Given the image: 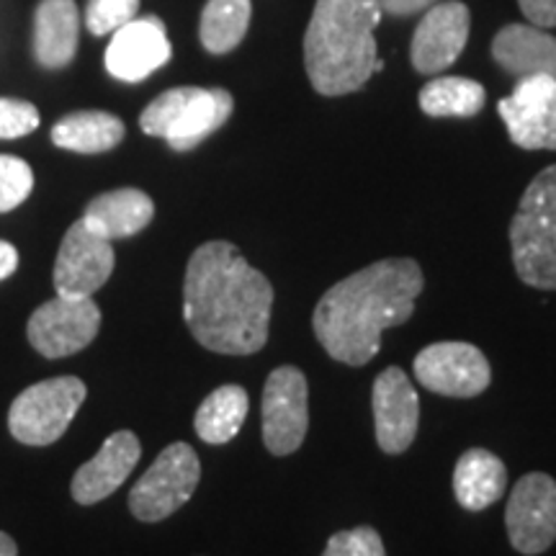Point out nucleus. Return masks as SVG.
Returning a JSON list of instances; mask_svg holds the SVG:
<instances>
[{"label":"nucleus","mask_w":556,"mask_h":556,"mask_svg":"<svg viewBox=\"0 0 556 556\" xmlns=\"http://www.w3.org/2000/svg\"><path fill=\"white\" fill-rule=\"evenodd\" d=\"M274 287L232 242L197 248L184 278V319L206 351L253 356L268 343Z\"/></svg>","instance_id":"1"},{"label":"nucleus","mask_w":556,"mask_h":556,"mask_svg":"<svg viewBox=\"0 0 556 556\" xmlns=\"http://www.w3.org/2000/svg\"><path fill=\"white\" fill-rule=\"evenodd\" d=\"M420 291L422 268L417 261H377L325 291L312 328L330 358L366 366L379 353L381 332L413 317Z\"/></svg>","instance_id":"2"},{"label":"nucleus","mask_w":556,"mask_h":556,"mask_svg":"<svg viewBox=\"0 0 556 556\" xmlns=\"http://www.w3.org/2000/svg\"><path fill=\"white\" fill-rule=\"evenodd\" d=\"M381 16L379 0H317L304 34V67L317 93H356L384 70L374 39Z\"/></svg>","instance_id":"3"},{"label":"nucleus","mask_w":556,"mask_h":556,"mask_svg":"<svg viewBox=\"0 0 556 556\" xmlns=\"http://www.w3.org/2000/svg\"><path fill=\"white\" fill-rule=\"evenodd\" d=\"M513 266L523 283L556 291V165L531 180L510 222Z\"/></svg>","instance_id":"4"},{"label":"nucleus","mask_w":556,"mask_h":556,"mask_svg":"<svg viewBox=\"0 0 556 556\" xmlns=\"http://www.w3.org/2000/svg\"><path fill=\"white\" fill-rule=\"evenodd\" d=\"M235 99L225 88L180 86L160 93L139 116L144 135L160 137L176 152L193 150L232 116Z\"/></svg>","instance_id":"5"},{"label":"nucleus","mask_w":556,"mask_h":556,"mask_svg":"<svg viewBox=\"0 0 556 556\" xmlns=\"http://www.w3.org/2000/svg\"><path fill=\"white\" fill-rule=\"evenodd\" d=\"M88 387L78 377H54L29 389L13 400L9 413V430L24 446H50L60 441L86 402Z\"/></svg>","instance_id":"6"},{"label":"nucleus","mask_w":556,"mask_h":556,"mask_svg":"<svg viewBox=\"0 0 556 556\" xmlns=\"http://www.w3.org/2000/svg\"><path fill=\"white\" fill-rule=\"evenodd\" d=\"M201 479L197 451L178 441L160 451L152 467L129 492L131 516L142 523H160L189 503Z\"/></svg>","instance_id":"7"},{"label":"nucleus","mask_w":556,"mask_h":556,"mask_svg":"<svg viewBox=\"0 0 556 556\" xmlns=\"http://www.w3.org/2000/svg\"><path fill=\"white\" fill-rule=\"evenodd\" d=\"M263 443L274 456L302 446L309 428V387L302 368L278 366L263 389Z\"/></svg>","instance_id":"8"},{"label":"nucleus","mask_w":556,"mask_h":556,"mask_svg":"<svg viewBox=\"0 0 556 556\" xmlns=\"http://www.w3.org/2000/svg\"><path fill=\"white\" fill-rule=\"evenodd\" d=\"M101 330V309L93 296H54L34 309L26 336L45 358H65L93 343Z\"/></svg>","instance_id":"9"},{"label":"nucleus","mask_w":556,"mask_h":556,"mask_svg":"<svg viewBox=\"0 0 556 556\" xmlns=\"http://www.w3.org/2000/svg\"><path fill=\"white\" fill-rule=\"evenodd\" d=\"M507 539L526 556L544 554L556 541V482L548 475L531 471L513 486L505 507Z\"/></svg>","instance_id":"10"},{"label":"nucleus","mask_w":556,"mask_h":556,"mask_svg":"<svg viewBox=\"0 0 556 556\" xmlns=\"http://www.w3.org/2000/svg\"><path fill=\"white\" fill-rule=\"evenodd\" d=\"M415 377L428 392L469 400L490 387L492 368L477 345L446 340V343H433L417 353Z\"/></svg>","instance_id":"11"},{"label":"nucleus","mask_w":556,"mask_h":556,"mask_svg":"<svg viewBox=\"0 0 556 556\" xmlns=\"http://www.w3.org/2000/svg\"><path fill=\"white\" fill-rule=\"evenodd\" d=\"M507 135L520 150H556V80L548 75L518 78L497 103Z\"/></svg>","instance_id":"12"},{"label":"nucleus","mask_w":556,"mask_h":556,"mask_svg":"<svg viewBox=\"0 0 556 556\" xmlns=\"http://www.w3.org/2000/svg\"><path fill=\"white\" fill-rule=\"evenodd\" d=\"M114 248L111 240L96 235L78 219L67 229L54 261V289L58 296H93L114 274Z\"/></svg>","instance_id":"13"},{"label":"nucleus","mask_w":556,"mask_h":556,"mask_svg":"<svg viewBox=\"0 0 556 556\" xmlns=\"http://www.w3.org/2000/svg\"><path fill=\"white\" fill-rule=\"evenodd\" d=\"M374 428L384 454H405L420 426V400L402 368L389 366L374 381Z\"/></svg>","instance_id":"14"},{"label":"nucleus","mask_w":556,"mask_h":556,"mask_svg":"<svg viewBox=\"0 0 556 556\" xmlns=\"http://www.w3.org/2000/svg\"><path fill=\"white\" fill-rule=\"evenodd\" d=\"M471 13L458 0L430 5L426 16L417 24L409 47L413 67L422 75H438L462 58L469 39Z\"/></svg>","instance_id":"15"},{"label":"nucleus","mask_w":556,"mask_h":556,"mask_svg":"<svg viewBox=\"0 0 556 556\" xmlns=\"http://www.w3.org/2000/svg\"><path fill=\"white\" fill-rule=\"evenodd\" d=\"M170 54L173 47L163 21L157 16H144L131 18L129 24L114 31L103 62H106L111 78L139 83L163 67L170 60Z\"/></svg>","instance_id":"16"},{"label":"nucleus","mask_w":556,"mask_h":556,"mask_svg":"<svg viewBox=\"0 0 556 556\" xmlns=\"http://www.w3.org/2000/svg\"><path fill=\"white\" fill-rule=\"evenodd\" d=\"M139 456H142V446H139V438L131 430L111 433L103 441L99 454L75 471L73 484H70L75 503L96 505L114 495L124 484V479H129L131 471H135Z\"/></svg>","instance_id":"17"},{"label":"nucleus","mask_w":556,"mask_h":556,"mask_svg":"<svg viewBox=\"0 0 556 556\" xmlns=\"http://www.w3.org/2000/svg\"><path fill=\"white\" fill-rule=\"evenodd\" d=\"M492 58L513 78L548 75L556 80V37L533 24H507L492 41Z\"/></svg>","instance_id":"18"},{"label":"nucleus","mask_w":556,"mask_h":556,"mask_svg":"<svg viewBox=\"0 0 556 556\" xmlns=\"http://www.w3.org/2000/svg\"><path fill=\"white\" fill-rule=\"evenodd\" d=\"M80 11L75 0H39L34 13V58L41 67H67L78 52Z\"/></svg>","instance_id":"19"},{"label":"nucleus","mask_w":556,"mask_h":556,"mask_svg":"<svg viewBox=\"0 0 556 556\" xmlns=\"http://www.w3.org/2000/svg\"><path fill=\"white\" fill-rule=\"evenodd\" d=\"M155 217V204L139 189H116L101 193L86 206L83 222L103 240H124L142 232Z\"/></svg>","instance_id":"20"},{"label":"nucleus","mask_w":556,"mask_h":556,"mask_svg":"<svg viewBox=\"0 0 556 556\" xmlns=\"http://www.w3.org/2000/svg\"><path fill=\"white\" fill-rule=\"evenodd\" d=\"M507 486V469L486 448H469L456 462L454 495L458 505L469 513H479L495 505Z\"/></svg>","instance_id":"21"},{"label":"nucleus","mask_w":556,"mask_h":556,"mask_svg":"<svg viewBox=\"0 0 556 556\" xmlns=\"http://www.w3.org/2000/svg\"><path fill=\"white\" fill-rule=\"evenodd\" d=\"M124 135H127L124 122L109 111H75V114L62 116L52 127V142L80 155L114 150Z\"/></svg>","instance_id":"22"},{"label":"nucleus","mask_w":556,"mask_h":556,"mask_svg":"<svg viewBox=\"0 0 556 556\" xmlns=\"http://www.w3.org/2000/svg\"><path fill=\"white\" fill-rule=\"evenodd\" d=\"M250 409L248 392L238 384H225L214 389L208 397L201 402L193 417V428L199 438L212 446L229 443L240 433L242 422H245Z\"/></svg>","instance_id":"23"},{"label":"nucleus","mask_w":556,"mask_h":556,"mask_svg":"<svg viewBox=\"0 0 556 556\" xmlns=\"http://www.w3.org/2000/svg\"><path fill=\"white\" fill-rule=\"evenodd\" d=\"M253 5L250 0H206L199 37L206 52L227 54L245 39Z\"/></svg>","instance_id":"24"},{"label":"nucleus","mask_w":556,"mask_h":556,"mask_svg":"<svg viewBox=\"0 0 556 556\" xmlns=\"http://www.w3.org/2000/svg\"><path fill=\"white\" fill-rule=\"evenodd\" d=\"M484 88L482 83L471 78H433L426 83L420 90V109L435 119H446V116H458V119H469L477 116L484 106Z\"/></svg>","instance_id":"25"},{"label":"nucleus","mask_w":556,"mask_h":556,"mask_svg":"<svg viewBox=\"0 0 556 556\" xmlns=\"http://www.w3.org/2000/svg\"><path fill=\"white\" fill-rule=\"evenodd\" d=\"M31 189L34 170L29 163L13 155H0V214L24 204Z\"/></svg>","instance_id":"26"},{"label":"nucleus","mask_w":556,"mask_h":556,"mask_svg":"<svg viewBox=\"0 0 556 556\" xmlns=\"http://www.w3.org/2000/svg\"><path fill=\"white\" fill-rule=\"evenodd\" d=\"M139 0H88L86 5V26L93 37L114 34L137 18Z\"/></svg>","instance_id":"27"},{"label":"nucleus","mask_w":556,"mask_h":556,"mask_svg":"<svg viewBox=\"0 0 556 556\" xmlns=\"http://www.w3.org/2000/svg\"><path fill=\"white\" fill-rule=\"evenodd\" d=\"M323 556H387V548L371 526H358L332 533Z\"/></svg>","instance_id":"28"},{"label":"nucleus","mask_w":556,"mask_h":556,"mask_svg":"<svg viewBox=\"0 0 556 556\" xmlns=\"http://www.w3.org/2000/svg\"><path fill=\"white\" fill-rule=\"evenodd\" d=\"M39 127V111L21 99H0V139H18Z\"/></svg>","instance_id":"29"},{"label":"nucleus","mask_w":556,"mask_h":556,"mask_svg":"<svg viewBox=\"0 0 556 556\" xmlns=\"http://www.w3.org/2000/svg\"><path fill=\"white\" fill-rule=\"evenodd\" d=\"M523 16L539 29L556 26V0H518Z\"/></svg>","instance_id":"30"},{"label":"nucleus","mask_w":556,"mask_h":556,"mask_svg":"<svg viewBox=\"0 0 556 556\" xmlns=\"http://www.w3.org/2000/svg\"><path fill=\"white\" fill-rule=\"evenodd\" d=\"M438 0H379L381 11L392 16H413L417 11H428Z\"/></svg>","instance_id":"31"},{"label":"nucleus","mask_w":556,"mask_h":556,"mask_svg":"<svg viewBox=\"0 0 556 556\" xmlns=\"http://www.w3.org/2000/svg\"><path fill=\"white\" fill-rule=\"evenodd\" d=\"M18 268V253L11 242L0 240V281H5Z\"/></svg>","instance_id":"32"},{"label":"nucleus","mask_w":556,"mask_h":556,"mask_svg":"<svg viewBox=\"0 0 556 556\" xmlns=\"http://www.w3.org/2000/svg\"><path fill=\"white\" fill-rule=\"evenodd\" d=\"M0 556H18V546L9 533L0 531Z\"/></svg>","instance_id":"33"}]
</instances>
